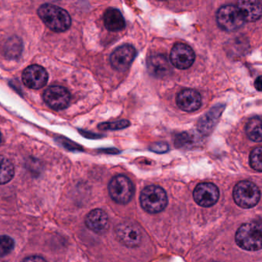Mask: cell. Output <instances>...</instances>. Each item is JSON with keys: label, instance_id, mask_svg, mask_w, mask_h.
<instances>
[{"label": "cell", "instance_id": "9", "mask_svg": "<svg viewBox=\"0 0 262 262\" xmlns=\"http://www.w3.org/2000/svg\"><path fill=\"white\" fill-rule=\"evenodd\" d=\"M70 93L67 89L62 86L54 85L50 87L46 90L43 94V99L46 103L56 111L67 108L70 104Z\"/></svg>", "mask_w": 262, "mask_h": 262}, {"label": "cell", "instance_id": "8", "mask_svg": "<svg viewBox=\"0 0 262 262\" xmlns=\"http://www.w3.org/2000/svg\"><path fill=\"white\" fill-rule=\"evenodd\" d=\"M195 55L189 46L177 43L171 49L170 53L171 63L179 70H186L194 63Z\"/></svg>", "mask_w": 262, "mask_h": 262}, {"label": "cell", "instance_id": "18", "mask_svg": "<svg viewBox=\"0 0 262 262\" xmlns=\"http://www.w3.org/2000/svg\"><path fill=\"white\" fill-rule=\"evenodd\" d=\"M104 24L107 30L112 32L122 31L125 27V21L117 9L108 8L104 14Z\"/></svg>", "mask_w": 262, "mask_h": 262}, {"label": "cell", "instance_id": "24", "mask_svg": "<svg viewBox=\"0 0 262 262\" xmlns=\"http://www.w3.org/2000/svg\"><path fill=\"white\" fill-rule=\"evenodd\" d=\"M192 142L191 136L188 133H182L179 135L176 139L174 145L176 146L181 148V147L185 146V145H190Z\"/></svg>", "mask_w": 262, "mask_h": 262}, {"label": "cell", "instance_id": "23", "mask_svg": "<svg viewBox=\"0 0 262 262\" xmlns=\"http://www.w3.org/2000/svg\"><path fill=\"white\" fill-rule=\"evenodd\" d=\"M130 122L128 120H119L113 122H106V123H102L99 125V128L102 130H120L124 129L129 126Z\"/></svg>", "mask_w": 262, "mask_h": 262}, {"label": "cell", "instance_id": "10", "mask_svg": "<svg viewBox=\"0 0 262 262\" xmlns=\"http://www.w3.org/2000/svg\"><path fill=\"white\" fill-rule=\"evenodd\" d=\"M193 197L196 203L200 206H213L219 200V190L215 185L211 182H203L194 188Z\"/></svg>", "mask_w": 262, "mask_h": 262}, {"label": "cell", "instance_id": "11", "mask_svg": "<svg viewBox=\"0 0 262 262\" xmlns=\"http://www.w3.org/2000/svg\"><path fill=\"white\" fill-rule=\"evenodd\" d=\"M136 56V50L132 45L122 46L116 49L110 56V62L115 70L124 72L129 68Z\"/></svg>", "mask_w": 262, "mask_h": 262}, {"label": "cell", "instance_id": "28", "mask_svg": "<svg viewBox=\"0 0 262 262\" xmlns=\"http://www.w3.org/2000/svg\"><path fill=\"white\" fill-rule=\"evenodd\" d=\"M0 143H1V133H0Z\"/></svg>", "mask_w": 262, "mask_h": 262}, {"label": "cell", "instance_id": "21", "mask_svg": "<svg viewBox=\"0 0 262 262\" xmlns=\"http://www.w3.org/2000/svg\"><path fill=\"white\" fill-rule=\"evenodd\" d=\"M15 242L12 237L7 235L0 236V257H4L14 249Z\"/></svg>", "mask_w": 262, "mask_h": 262}, {"label": "cell", "instance_id": "22", "mask_svg": "<svg viewBox=\"0 0 262 262\" xmlns=\"http://www.w3.org/2000/svg\"><path fill=\"white\" fill-rule=\"evenodd\" d=\"M261 155V148L258 147L253 149L249 157V163L251 168L259 172L262 171Z\"/></svg>", "mask_w": 262, "mask_h": 262}, {"label": "cell", "instance_id": "2", "mask_svg": "<svg viewBox=\"0 0 262 262\" xmlns=\"http://www.w3.org/2000/svg\"><path fill=\"white\" fill-rule=\"evenodd\" d=\"M261 225L256 222L242 225L235 234V242L242 249L258 251L261 248Z\"/></svg>", "mask_w": 262, "mask_h": 262}, {"label": "cell", "instance_id": "15", "mask_svg": "<svg viewBox=\"0 0 262 262\" xmlns=\"http://www.w3.org/2000/svg\"><path fill=\"white\" fill-rule=\"evenodd\" d=\"M85 225L91 231L98 234H102L108 228V215L103 210H93L85 217Z\"/></svg>", "mask_w": 262, "mask_h": 262}, {"label": "cell", "instance_id": "14", "mask_svg": "<svg viewBox=\"0 0 262 262\" xmlns=\"http://www.w3.org/2000/svg\"><path fill=\"white\" fill-rule=\"evenodd\" d=\"M147 67L151 75L159 79L166 77L171 72L170 61L163 55L151 56L147 61Z\"/></svg>", "mask_w": 262, "mask_h": 262}, {"label": "cell", "instance_id": "20", "mask_svg": "<svg viewBox=\"0 0 262 262\" xmlns=\"http://www.w3.org/2000/svg\"><path fill=\"white\" fill-rule=\"evenodd\" d=\"M14 166L7 158L0 156V185L8 183L14 176Z\"/></svg>", "mask_w": 262, "mask_h": 262}, {"label": "cell", "instance_id": "6", "mask_svg": "<svg viewBox=\"0 0 262 262\" xmlns=\"http://www.w3.org/2000/svg\"><path fill=\"white\" fill-rule=\"evenodd\" d=\"M217 23L225 31L233 32L239 30L245 24L243 17L235 6L225 5L217 10Z\"/></svg>", "mask_w": 262, "mask_h": 262}, {"label": "cell", "instance_id": "7", "mask_svg": "<svg viewBox=\"0 0 262 262\" xmlns=\"http://www.w3.org/2000/svg\"><path fill=\"white\" fill-rule=\"evenodd\" d=\"M116 234L121 243L130 248L139 246L142 242V234L140 228L132 222H125L119 224L116 228Z\"/></svg>", "mask_w": 262, "mask_h": 262}, {"label": "cell", "instance_id": "5", "mask_svg": "<svg viewBox=\"0 0 262 262\" xmlns=\"http://www.w3.org/2000/svg\"><path fill=\"white\" fill-rule=\"evenodd\" d=\"M108 188L110 196L116 203L126 205L133 199L134 188L126 176H115L110 181Z\"/></svg>", "mask_w": 262, "mask_h": 262}, {"label": "cell", "instance_id": "1", "mask_svg": "<svg viewBox=\"0 0 262 262\" xmlns=\"http://www.w3.org/2000/svg\"><path fill=\"white\" fill-rule=\"evenodd\" d=\"M38 15L42 22L54 32L67 31L71 26V17L67 11L53 4L41 6L38 10Z\"/></svg>", "mask_w": 262, "mask_h": 262}, {"label": "cell", "instance_id": "26", "mask_svg": "<svg viewBox=\"0 0 262 262\" xmlns=\"http://www.w3.org/2000/svg\"><path fill=\"white\" fill-rule=\"evenodd\" d=\"M22 262H47L45 259L42 258L40 256L33 255L27 257Z\"/></svg>", "mask_w": 262, "mask_h": 262}, {"label": "cell", "instance_id": "25", "mask_svg": "<svg viewBox=\"0 0 262 262\" xmlns=\"http://www.w3.org/2000/svg\"><path fill=\"white\" fill-rule=\"evenodd\" d=\"M150 150L154 152L162 154V153L167 152L169 150V146L166 142H155V143L151 144Z\"/></svg>", "mask_w": 262, "mask_h": 262}, {"label": "cell", "instance_id": "3", "mask_svg": "<svg viewBox=\"0 0 262 262\" xmlns=\"http://www.w3.org/2000/svg\"><path fill=\"white\" fill-rule=\"evenodd\" d=\"M142 208L151 214L161 212L168 205V197L165 190L157 185H150L142 190L140 195Z\"/></svg>", "mask_w": 262, "mask_h": 262}, {"label": "cell", "instance_id": "4", "mask_svg": "<svg viewBox=\"0 0 262 262\" xmlns=\"http://www.w3.org/2000/svg\"><path fill=\"white\" fill-rule=\"evenodd\" d=\"M233 198L238 206L250 208L258 203L260 192L257 185L249 181L238 182L233 190Z\"/></svg>", "mask_w": 262, "mask_h": 262}, {"label": "cell", "instance_id": "12", "mask_svg": "<svg viewBox=\"0 0 262 262\" xmlns=\"http://www.w3.org/2000/svg\"><path fill=\"white\" fill-rule=\"evenodd\" d=\"M22 79L26 86L33 90H39L47 85L49 76L43 67L33 65L24 70Z\"/></svg>", "mask_w": 262, "mask_h": 262}, {"label": "cell", "instance_id": "27", "mask_svg": "<svg viewBox=\"0 0 262 262\" xmlns=\"http://www.w3.org/2000/svg\"><path fill=\"white\" fill-rule=\"evenodd\" d=\"M254 87H255L256 90L257 91L260 92L262 90V81H261V76H259L257 79H256L255 82H254Z\"/></svg>", "mask_w": 262, "mask_h": 262}, {"label": "cell", "instance_id": "13", "mask_svg": "<svg viewBox=\"0 0 262 262\" xmlns=\"http://www.w3.org/2000/svg\"><path fill=\"white\" fill-rule=\"evenodd\" d=\"M176 102L179 108L183 111L191 113L200 108L202 105V98L199 92L188 89L182 90L178 94Z\"/></svg>", "mask_w": 262, "mask_h": 262}, {"label": "cell", "instance_id": "19", "mask_svg": "<svg viewBox=\"0 0 262 262\" xmlns=\"http://www.w3.org/2000/svg\"><path fill=\"white\" fill-rule=\"evenodd\" d=\"M246 133L248 137L253 142H261V119L260 117L257 116L250 119L247 124Z\"/></svg>", "mask_w": 262, "mask_h": 262}, {"label": "cell", "instance_id": "16", "mask_svg": "<svg viewBox=\"0 0 262 262\" xmlns=\"http://www.w3.org/2000/svg\"><path fill=\"white\" fill-rule=\"evenodd\" d=\"M224 108V105H217L202 116L198 124V129L202 134L208 136L212 133L223 113Z\"/></svg>", "mask_w": 262, "mask_h": 262}, {"label": "cell", "instance_id": "17", "mask_svg": "<svg viewBox=\"0 0 262 262\" xmlns=\"http://www.w3.org/2000/svg\"><path fill=\"white\" fill-rule=\"evenodd\" d=\"M237 8L245 22H255L260 19L262 14L261 1H239Z\"/></svg>", "mask_w": 262, "mask_h": 262}]
</instances>
